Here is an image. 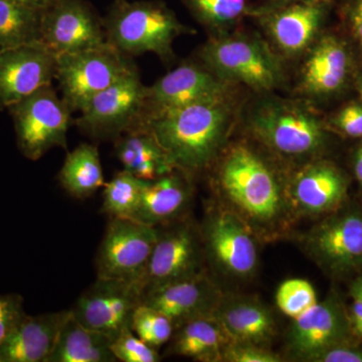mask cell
Segmentation results:
<instances>
[{
    "instance_id": "1",
    "label": "cell",
    "mask_w": 362,
    "mask_h": 362,
    "mask_svg": "<svg viewBox=\"0 0 362 362\" xmlns=\"http://www.w3.org/2000/svg\"><path fill=\"white\" fill-rule=\"evenodd\" d=\"M230 119L223 98L147 117L141 126L151 132L178 171L194 175L218 157Z\"/></svg>"
},
{
    "instance_id": "2",
    "label": "cell",
    "mask_w": 362,
    "mask_h": 362,
    "mask_svg": "<svg viewBox=\"0 0 362 362\" xmlns=\"http://www.w3.org/2000/svg\"><path fill=\"white\" fill-rule=\"evenodd\" d=\"M216 183L233 213L252 230H275L288 213L289 204L277 175L247 145L239 143L228 148L218 165Z\"/></svg>"
},
{
    "instance_id": "3",
    "label": "cell",
    "mask_w": 362,
    "mask_h": 362,
    "mask_svg": "<svg viewBox=\"0 0 362 362\" xmlns=\"http://www.w3.org/2000/svg\"><path fill=\"white\" fill-rule=\"evenodd\" d=\"M103 21L107 42L129 57L153 52L170 61L176 37L192 33L158 0H114Z\"/></svg>"
},
{
    "instance_id": "4",
    "label": "cell",
    "mask_w": 362,
    "mask_h": 362,
    "mask_svg": "<svg viewBox=\"0 0 362 362\" xmlns=\"http://www.w3.org/2000/svg\"><path fill=\"white\" fill-rule=\"evenodd\" d=\"M56 57L54 78L58 81L62 98L73 112L82 111L93 97L137 70L132 57L108 42Z\"/></svg>"
},
{
    "instance_id": "5",
    "label": "cell",
    "mask_w": 362,
    "mask_h": 362,
    "mask_svg": "<svg viewBox=\"0 0 362 362\" xmlns=\"http://www.w3.org/2000/svg\"><path fill=\"white\" fill-rule=\"evenodd\" d=\"M201 58L207 70L221 80L243 83L257 90L273 89L282 78L275 54L254 37H214L202 47Z\"/></svg>"
},
{
    "instance_id": "6",
    "label": "cell",
    "mask_w": 362,
    "mask_h": 362,
    "mask_svg": "<svg viewBox=\"0 0 362 362\" xmlns=\"http://www.w3.org/2000/svg\"><path fill=\"white\" fill-rule=\"evenodd\" d=\"M23 156L39 160L49 150H66L71 109L52 85L45 86L8 109Z\"/></svg>"
},
{
    "instance_id": "7",
    "label": "cell",
    "mask_w": 362,
    "mask_h": 362,
    "mask_svg": "<svg viewBox=\"0 0 362 362\" xmlns=\"http://www.w3.org/2000/svg\"><path fill=\"white\" fill-rule=\"evenodd\" d=\"M250 127L257 138L281 156L300 158L315 154L325 134L318 119L299 105L269 101L252 112Z\"/></svg>"
},
{
    "instance_id": "8",
    "label": "cell",
    "mask_w": 362,
    "mask_h": 362,
    "mask_svg": "<svg viewBox=\"0 0 362 362\" xmlns=\"http://www.w3.org/2000/svg\"><path fill=\"white\" fill-rule=\"evenodd\" d=\"M145 90L138 70L124 76L90 100L80 111L76 125L93 139L116 140L141 126Z\"/></svg>"
},
{
    "instance_id": "9",
    "label": "cell",
    "mask_w": 362,
    "mask_h": 362,
    "mask_svg": "<svg viewBox=\"0 0 362 362\" xmlns=\"http://www.w3.org/2000/svg\"><path fill=\"white\" fill-rule=\"evenodd\" d=\"M157 237V226L132 218H110L97 252V278L135 283L140 287Z\"/></svg>"
},
{
    "instance_id": "10",
    "label": "cell",
    "mask_w": 362,
    "mask_h": 362,
    "mask_svg": "<svg viewBox=\"0 0 362 362\" xmlns=\"http://www.w3.org/2000/svg\"><path fill=\"white\" fill-rule=\"evenodd\" d=\"M157 228L158 237L140 283L142 295L204 272V242L194 226L178 223Z\"/></svg>"
},
{
    "instance_id": "11",
    "label": "cell",
    "mask_w": 362,
    "mask_h": 362,
    "mask_svg": "<svg viewBox=\"0 0 362 362\" xmlns=\"http://www.w3.org/2000/svg\"><path fill=\"white\" fill-rule=\"evenodd\" d=\"M311 258L332 276L362 268V209H342L312 228L305 239Z\"/></svg>"
},
{
    "instance_id": "12",
    "label": "cell",
    "mask_w": 362,
    "mask_h": 362,
    "mask_svg": "<svg viewBox=\"0 0 362 362\" xmlns=\"http://www.w3.org/2000/svg\"><path fill=\"white\" fill-rule=\"evenodd\" d=\"M142 302L139 285L97 278L70 309L71 316L85 327L113 340L131 329V320Z\"/></svg>"
},
{
    "instance_id": "13",
    "label": "cell",
    "mask_w": 362,
    "mask_h": 362,
    "mask_svg": "<svg viewBox=\"0 0 362 362\" xmlns=\"http://www.w3.org/2000/svg\"><path fill=\"white\" fill-rule=\"evenodd\" d=\"M106 42L103 18L87 0H54L42 13L40 42L56 56Z\"/></svg>"
},
{
    "instance_id": "14",
    "label": "cell",
    "mask_w": 362,
    "mask_h": 362,
    "mask_svg": "<svg viewBox=\"0 0 362 362\" xmlns=\"http://www.w3.org/2000/svg\"><path fill=\"white\" fill-rule=\"evenodd\" d=\"M202 237L204 252L223 273L247 278L256 271L259 252L254 232L233 211L218 209L209 214Z\"/></svg>"
},
{
    "instance_id": "15",
    "label": "cell",
    "mask_w": 362,
    "mask_h": 362,
    "mask_svg": "<svg viewBox=\"0 0 362 362\" xmlns=\"http://www.w3.org/2000/svg\"><path fill=\"white\" fill-rule=\"evenodd\" d=\"M228 90L226 82L206 66L182 64L159 78L156 84L146 87L143 120L163 112L223 99Z\"/></svg>"
},
{
    "instance_id": "16",
    "label": "cell",
    "mask_w": 362,
    "mask_h": 362,
    "mask_svg": "<svg viewBox=\"0 0 362 362\" xmlns=\"http://www.w3.org/2000/svg\"><path fill=\"white\" fill-rule=\"evenodd\" d=\"M56 65V54L40 42L0 51V110L52 85Z\"/></svg>"
},
{
    "instance_id": "17",
    "label": "cell",
    "mask_w": 362,
    "mask_h": 362,
    "mask_svg": "<svg viewBox=\"0 0 362 362\" xmlns=\"http://www.w3.org/2000/svg\"><path fill=\"white\" fill-rule=\"evenodd\" d=\"M352 332L349 314L338 299L331 296L293 320L288 351L294 358L307 361L328 347L351 339Z\"/></svg>"
},
{
    "instance_id": "18",
    "label": "cell",
    "mask_w": 362,
    "mask_h": 362,
    "mask_svg": "<svg viewBox=\"0 0 362 362\" xmlns=\"http://www.w3.org/2000/svg\"><path fill=\"white\" fill-rule=\"evenodd\" d=\"M221 296L218 286L202 272L194 277L145 292L141 303L160 311L176 327L194 317L213 314Z\"/></svg>"
},
{
    "instance_id": "19",
    "label": "cell",
    "mask_w": 362,
    "mask_h": 362,
    "mask_svg": "<svg viewBox=\"0 0 362 362\" xmlns=\"http://www.w3.org/2000/svg\"><path fill=\"white\" fill-rule=\"evenodd\" d=\"M326 2H296L263 7L258 11L272 40L287 56H295L308 47L326 13Z\"/></svg>"
},
{
    "instance_id": "20",
    "label": "cell",
    "mask_w": 362,
    "mask_h": 362,
    "mask_svg": "<svg viewBox=\"0 0 362 362\" xmlns=\"http://www.w3.org/2000/svg\"><path fill=\"white\" fill-rule=\"evenodd\" d=\"M70 310L25 314L0 347V362H47Z\"/></svg>"
},
{
    "instance_id": "21",
    "label": "cell",
    "mask_w": 362,
    "mask_h": 362,
    "mask_svg": "<svg viewBox=\"0 0 362 362\" xmlns=\"http://www.w3.org/2000/svg\"><path fill=\"white\" fill-rule=\"evenodd\" d=\"M349 181L328 162H315L302 169L294 178L290 197L305 214H320L337 211L344 201Z\"/></svg>"
},
{
    "instance_id": "22",
    "label": "cell",
    "mask_w": 362,
    "mask_h": 362,
    "mask_svg": "<svg viewBox=\"0 0 362 362\" xmlns=\"http://www.w3.org/2000/svg\"><path fill=\"white\" fill-rule=\"evenodd\" d=\"M213 314L232 341L266 347L275 337L271 312L254 298L221 296Z\"/></svg>"
},
{
    "instance_id": "23",
    "label": "cell",
    "mask_w": 362,
    "mask_h": 362,
    "mask_svg": "<svg viewBox=\"0 0 362 362\" xmlns=\"http://www.w3.org/2000/svg\"><path fill=\"white\" fill-rule=\"evenodd\" d=\"M192 199V188L175 169L147 181L132 220L151 226L168 225L180 218Z\"/></svg>"
},
{
    "instance_id": "24",
    "label": "cell",
    "mask_w": 362,
    "mask_h": 362,
    "mask_svg": "<svg viewBox=\"0 0 362 362\" xmlns=\"http://www.w3.org/2000/svg\"><path fill=\"white\" fill-rule=\"evenodd\" d=\"M169 342V354L197 361L216 362L221 361L223 349L232 339L214 314H206L176 326Z\"/></svg>"
},
{
    "instance_id": "25",
    "label": "cell",
    "mask_w": 362,
    "mask_h": 362,
    "mask_svg": "<svg viewBox=\"0 0 362 362\" xmlns=\"http://www.w3.org/2000/svg\"><path fill=\"white\" fill-rule=\"evenodd\" d=\"M349 71V57L344 45L335 37H323L305 63L302 87L316 96L332 94L344 85Z\"/></svg>"
},
{
    "instance_id": "26",
    "label": "cell",
    "mask_w": 362,
    "mask_h": 362,
    "mask_svg": "<svg viewBox=\"0 0 362 362\" xmlns=\"http://www.w3.org/2000/svg\"><path fill=\"white\" fill-rule=\"evenodd\" d=\"M115 151L123 169L140 180H157L176 169L154 136L143 126L117 138Z\"/></svg>"
},
{
    "instance_id": "27",
    "label": "cell",
    "mask_w": 362,
    "mask_h": 362,
    "mask_svg": "<svg viewBox=\"0 0 362 362\" xmlns=\"http://www.w3.org/2000/svg\"><path fill=\"white\" fill-rule=\"evenodd\" d=\"M111 341L106 335L78 322L70 311L47 362H117Z\"/></svg>"
},
{
    "instance_id": "28",
    "label": "cell",
    "mask_w": 362,
    "mask_h": 362,
    "mask_svg": "<svg viewBox=\"0 0 362 362\" xmlns=\"http://www.w3.org/2000/svg\"><path fill=\"white\" fill-rule=\"evenodd\" d=\"M59 181L77 199H88L104 187L106 181L96 145L82 143L69 152L59 170Z\"/></svg>"
},
{
    "instance_id": "29",
    "label": "cell",
    "mask_w": 362,
    "mask_h": 362,
    "mask_svg": "<svg viewBox=\"0 0 362 362\" xmlns=\"http://www.w3.org/2000/svg\"><path fill=\"white\" fill-rule=\"evenodd\" d=\"M42 13L13 0H0V51L40 42Z\"/></svg>"
},
{
    "instance_id": "30",
    "label": "cell",
    "mask_w": 362,
    "mask_h": 362,
    "mask_svg": "<svg viewBox=\"0 0 362 362\" xmlns=\"http://www.w3.org/2000/svg\"><path fill=\"white\" fill-rule=\"evenodd\" d=\"M146 183L125 169L118 171L105 183L102 213L109 218H132Z\"/></svg>"
},
{
    "instance_id": "31",
    "label": "cell",
    "mask_w": 362,
    "mask_h": 362,
    "mask_svg": "<svg viewBox=\"0 0 362 362\" xmlns=\"http://www.w3.org/2000/svg\"><path fill=\"white\" fill-rule=\"evenodd\" d=\"M192 16L213 30L232 25L247 13V0H182Z\"/></svg>"
},
{
    "instance_id": "32",
    "label": "cell",
    "mask_w": 362,
    "mask_h": 362,
    "mask_svg": "<svg viewBox=\"0 0 362 362\" xmlns=\"http://www.w3.org/2000/svg\"><path fill=\"white\" fill-rule=\"evenodd\" d=\"M131 329L149 346L158 350L170 341L175 326L168 316L148 305H138L131 320Z\"/></svg>"
},
{
    "instance_id": "33",
    "label": "cell",
    "mask_w": 362,
    "mask_h": 362,
    "mask_svg": "<svg viewBox=\"0 0 362 362\" xmlns=\"http://www.w3.org/2000/svg\"><path fill=\"white\" fill-rule=\"evenodd\" d=\"M276 303L286 316L294 320L318 303V299L311 283L296 278L285 281L279 286Z\"/></svg>"
},
{
    "instance_id": "34",
    "label": "cell",
    "mask_w": 362,
    "mask_h": 362,
    "mask_svg": "<svg viewBox=\"0 0 362 362\" xmlns=\"http://www.w3.org/2000/svg\"><path fill=\"white\" fill-rule=\"evenodd\" d=\"M111 351L117 361L158 362L161 361L158 350L140 339L132 329L123 331L111 341Z\"/></svg>"
},
{
    "instance_id": "35",
    "label": "cell",
    "mask_w": 362,
    "mask_h": 362,
    "mask_svg": "<svg viewBox=\"0 0 362 362\" xmlns=\"http://www.w3.org/2000/svg\"><path fill=\"white\" fill-rule=\"evenodd\" d=\"M278 354L266 347L232 341L226 345L221 354V361L226 362H280Z\"/></svg>"
},
{
    "instance_id": "36",
    "label": "cell",
    "mask_w": 362,
    "mask_h": 362,
    "mask_svg": "<svg viewBox=\"0 0 362 362\" xmlns=\"http://www.w3.org/2000/svg\"><path fill=\"white\" fill-rule=\"evenodd\" d=\"M25 314L20 295H0V347Z\"/></svg>"
},
{
    "instance_id": "37",
    "label": "cell",
    "mask_w": 362,
    "mask_h": 362,
    "mask_svg": "<svg viewBox=\"0 0 362 362\" xmlns=\"http://www.w3.org/2000/svg\"><path fill=\"white\" fill-rule=\"evenodd\" d=\"M310 362H362V344L351 339L337 343L307 359Z\"/></svg>"
},
{
    "instance_id": "38",
    "label": "cell",
    "mask_w": 362,
    "mask_h": 362,
    "mask_svg": "<svg viewBox=\"0 0 362 362\" xmlns=\"http://www.w3.org/2000/svg\"><path fill=\"white\" fill-rule=\"evenodd\" d=\"M338 129L350 137H362V106L351 104L339 112L334 120Z\"/></svg>"
},
{
    "instance_id": "39",
    "label": "cell",
    "mask_w": 362,
    "mask_h": 362,
    "mask_svg": "<svg viewBox=\"0 0 362 362\" xmlns=\"http://www.w3.org/2000/svg\"><path fill=\"white\" fill-rule=\"evenodd\" d=\"M345 11L351 32L362 47V0H349Z\"/></svg>"
},
{
    "instance_id": "40",
    "label": "cell",
    "mask_w": 362,
    "mask_h": 362,
    "mask_svg": "<svg viewBox=\"0 0 362 362\" xmlns=\"http://www.w3.org/2000/svg\"><path fill=\"white\" fill-rule=\"evenodd\" d=\"M352 331L362 339V300L354 299L349 314Z\"/></svg>"
},
{
    "instance_id": "41",
    "label": "cell",
    "mask_w": 362,
    "mask_h": 362,
    "mask_svg": "<svg viewBox=\"0 0 362 362\" xmlns=\"http://www.w3.org/2000/svg\"><path fill=\"white\" fill-rule=\"evenodd\" d=\"M13 1L18 2L23 6L33 7L37 11H45L54 4V0H13Z\"/></svg>"
},
{
    "instance_id": "42",
    "label": "cell",
    "mask_w": 362,
    "mask_h": 362,
    "mask_svg": "<svg viewBox=\"0 0 362 362\" xmlns=\"http://www.w3.org/2000/svg\"><path fill=\"white\" fill-rule=\"evenodd\" d=\"M354 173L362 187V145L357 150L356 158H354Z\"/></svg>"
},
{
    "instance_id": "43",
    "label": "cell",
    "mask_w": 362,
    "mask_h": 362,
    "mask_svg": "<svg viewBox=\"0 0 362 362\" xmlns=\"http://www.w3.org/2000/svg\"><path fill=\"white\" fill-rule=\"evenodd\" d=\"M328 1V0H269L268 6L264 7H273L285 6V4H296V2Z\"/></svg>"
},
{
    "instance_id": "44",
    "label": "cell",
    "mask_w": 362,
    "mask_h": 362,
    "mask_svg": "<svg viewBox=\"0 0 362 362\" xmlns=\"http://www.w3.org/2000/svg\"><path fill=\"white\" fill-rule=\"evenodd\" d=\"M351 295L354 299L362 300V278L356 280L352 285Z\"/></svg>"
},
{
    "instance_id": "45",
    "label": "cell",
    "mask_w": 362,
    "mask_h": 362,
    "mask_svg": "<svg viewBox=\"0 0 362 362\" xmlns=\"http://www.w3.org/2000/svg\"><path fill=\"white\" fill-rule=\"evenodd\" d=\"M359 93H361L362 97V81L361 83H359Z\"/></svg>"
}]
</instances>
